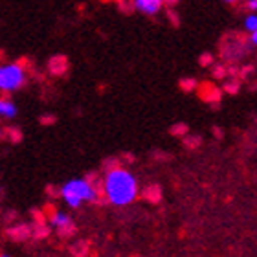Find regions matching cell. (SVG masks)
<instances>
[{"mask_svg":"<svg viewBox=\"0 0 257 257\" xmlns=\"http://www.w3.org/2000/svg\"><path fill=\"white\" fill-rule=\"evenodd\" d=\"M224 90L230 92V94H237V90H239V81H228L224 85Z\"/></svg>","mask_w":257,"mask_h":257,"instance_id":"obj_20","label":"cell"},{"mask_svg":"<svg viewBox=\"0 0 257 257\" xmlns=\"http://www.w3.org/2000/svg\"><path fill=\"white\" fill-rule=\"evenodd\" d=\"M105 191L97 189L92 182H88L86 178H75L70 180L61 188V197L64 198V202L68 204L70 208H79L83 200L88 202H99V195H103Z\"/></svg>","mask_w":257,"mask_h":257,"instance_id":"obj_2","label":"cell"},{"mask_svg":"<svg viewBox=\"0 0 257 257\" xmlns=\"http://www.w3.org/2000/svg\"><path fill=\"white\" fill-rule=\"evenodd\" d=\"M250 43H252L253 46H257V32L252 33V39H250Z\"/></svg>","mask_w":257,"mask_h":257,"instance_id":"obj_25","label":"cell"},{"mask_svg":"<svg viewBox=\"0 0 257 257\" xmlns=\"http://www.w3.org/2000/svg\"><path fill=\"white\" fill-rule=\"evenodd\" d=\"M224 2H235V0H224Z\"/></svg>","mask_w":257,"mask_h":257,"instance_id":"obj_27","label":"cell"},{"mask_svg":"<svg viewBox=\"0 0 257 257\" xmlns=\"http://www.w3.org/2000/svg\"><path fill=\"white\" fill-rule=\"evenodd\" d=\"M198 88H200V97H202L206 103H213V105H217V103L220 101V97H222V92H220L217 86L209 85V83L198 86Z\"/></svg>","mask_w":257,"mask_h":257,"instance_id":"obj_5","label":"cell"},{"mask_svg":"<svg viewBox=\"0 0 257 257\" xmlns=\"http://www.w3.org/2000/svg\"><path fill=\"white\" fill-rule=\"evenodd\" d=\"M103 191H105L110 204H114V206H127L138 195V184H136V178L127 169L116 167L112 171H107V175H105Z\"/></svg>","mask_w":257,"mask_h":257,"instance_id":"obj_1","label":"cell"},{"mask_svg":"<svg viewBox=\"0 0 257 257\" xmlns=\"http://www.w3.org/2000/svg\"><path fill=\"white\" fill-rule=\"evenodd\" d=\"M178 85H180V88H182L184 92H193L198 88V83L193 79V77H182V81H180Z\"/></svg>","mask_w":257,"mask_h":257,"instance_id":"obj_12","label":"cell"},{"mask_svg":"<svg viewBox=\"0 0 257 257\" xmlns=\"http://www.w3.org/2000/svg\"><path fill=\"white\" fill-rule=\"evenodd\" d=\"M182 144L186 145V147H188V149H197L198 145H200V138H198V136H191V134H186V136H184L182 138Z\"/></svg>","mask_w":257,"mask_h":257,"instance_id":"obj_14","label":"cell"},{"mask_svg":"<svg viewBox=\"0 0 257 257\" xmlns=\"http://www.w3.org/2000/svg\"><path fill=\"white\" fill-rule=\"evenodd\" d=\"M144 198L147 200V202H151V204H158L162 200V189H160V186H147V188L144 189Z\"/></svg>","mask_w":257,"mask_h":257,"instance_id":"obj_8","label":"cell"},{"mask_svg":"<svg viewBox=\"0 0 257 257\" xmlns=\"http://www.w3.org/2000/svg\"><path fill=\"white\" fill-rule=\"evenodd\" d=\"M48 222L52 226H55V228H61V226H64L66 222H70V217L66 213H59V211H55L52 217H48Z\"/></svg>","mask_w":257,"mask_h":257,"instance_id":"obj_10","label":"cell"},{"mask_svg":"<svg viewBox=\"0 0 257 257\" xmlns=\"http://www.w3.org/2000/svg\"><path fill=\"white\" fill-rule=\"evenodd\" d=\"M57 231H59L61 237H72L75 233V224L70 220V222H66L64 226H61V228H57Z\"/></svg>","mask_w":257,"mask_h":257,"instance_id":"obj_16","label":"cell"},{"mask_svg":"<svg viewBox=\"0 0 257 257\" xmlns=\"http://www.w3.org/2000/svg\"><path fill=\"white\" fill-rule=\"evenodd\" d=\"M169 133H171V136H177V138H184V136L188 134V125H184V123L173 125V127L169 128Z\"/></svg>","mask_w":257,"mask_h":257,"instance_id":"obj_15","label":"cell"},{"mask_svg":"<svg viewBox=\"0 0 257 257\" xmlns=\"http://www.w3.org/2000/svg\"><path fill=\"white\" fill-rule=\"evenodd\" d=\"M198 63L202 64V66H209V64H213V55L211 54H202L198 57Z\"/></svg>","mask_w":257,"mask_h":257,"instance_id":"obj_21","label":"cell"},{"mask_svg":"<svg viewBox=\"0 0 257 257\" xmlns=\"http://www.w3.org/2000/svg\"><path fill=\"white\" fill-rule=\"evenodd\" d=\"M244 28H246L250 33L257 32V15H248L246 21H244Z\"/></svg>","mask_w":257,"mask_h":257,"instance_id":"obj_17","label":"cell"},{"mask_svg":"<svg viewBox=\"0 0 257 257\" xmlns=\"http://www.w3.org/2000/svg\"><path fill=\"white\" fill-rule=\"evenodd\" d=\"M226 75H228V68H226L224 64H215L213 66V77L222 79V77H226Z\"/></svg>","mask_w":257,"mask_h":257,"instance_id":"obj_18","label":"cell"},{"mask_svg":"<svg viewBox=\"0 0 257 257\" xmlns=\"http://www.w3.org/2000/svg\"><path fill=\"white\" fill-rule=\"evenodd\" d=\"M26 74L22 64H8L0 68V88L2 92H13L24 85Z\"/></svg>","mask_w":257,"mask_h":257,"instance_id":"obj_3","label":"cell"},{"mask_svg":"<svg viewBox=\"0 0 257 257\" xmlns=\"http://www.w3.org/2000/svg\"><path fill=\"white\" fill-rule=\"evenodd\" d=\"M41 123L43 125H54L55 116H43V118H41Z\"/></svg>","mask_w":257,"mask_h":257,"instance_id":"obj_23","label":"cell"},{"mask_svg":"<svg viewBox=\"0 0 257 257\" xmlns=\"http://www.w3.org/2000/svg\"><path fill=\"white\" fill-rule=\"evenodd\" d=\"M8 235L13 239V241H24L28 237L32 235V230H30V226L28 224H19L15 228H10L8 230Z\"/></svg>","mask_w":257,"mask_h":257,"instance_id":"obj_7","label":"cell"},{"mask_svg":"<svg viewBox=\"0 0 257 257\" xmlns=\"http://www.w3.org/2000/svg\"><path fill=\"white\" fill-rule=\"evenodd\" d=\"M48 233H50V228L46 226V222H37L35 228H33V235H35V239H43V237H46Z\"/></svg>","mask_w":257,"mask_h":257,"instance_id":"obj_13","label":"cell"},{"mask_svg":"<svg viewBox=\"0 0 257 257\" xmlns=\"http://www.w3.org/2000/svg\"><path fill=\"white\" fill-rule=\"evenodd\" d=\"M248 10L257 11V0H248Z\"/></svg>","mask_w":257,"mask_h":257,"instance_id":"obj_24","label":"cell"},{"mask_svg":"<svg viewBox=\"0 0 257 257\" xmlns=\"http://www.w3.org/2000/svg\"><path fill=\"white\" fill-rule=\"evenodd\" d=\"M4 138H8L10 142H13V144H19V142L22 140V133L15 127H6L4 128Z\"/></svg>","mask_w":257,"mask_h":257,"instance_id":"obj_11","label":"cell"},{"mask_svg":"<svg viewBox=\"0 0 257 257\" xmlns=\"http://www.w3.org/2000/svg\"><path fill=\"white\" fill-rule=\"evenodd\" d=\"M48 70L52 75H64V72L68 70V59L64 55H54L48 61Z\"/></svg>","mask_w":257,"mask_h":257,"instance_id":"obj_6","label":"cell"},{"mask_svg":"<svg viewBox=\"0 0 257 257\" xmlns=\"http://www.w3.org/2000/svg\"><path fill=\"white\" fill-rule=\"evenodd\" d=\"M213 133L217 134V138H222V131H220V128L215 127V128H213Z\"/></svg>","mask_w":257,"mask_h":257,"instance_id":"obj_26","label":"cell"},{"mask_svg":"<svg viewBox=\"0 0 257 257\" xmlns=\"http://www.w3.org/2000/svg\"><path fill=\"white\" fill-rule=\"evenodd\" d=\"M0 114H2V118H6V119H13L17 116V107L10 99H2V101H0Z\"/></svg>","mask_w":257,"mask_h":257,"instance_id":"obj_9","label":"cell"},{"mask_svg":"<svg viewBox=\"0 0 257 257\" xmlns=\"http://www.w3.org/2000/svg\"><path fill=\"white\" fill-rule=\"evenodd\" d=\"M164 0H134V8L145 15H156L162 10Z\"/></svg>","mask_w":257,"mask_h":257,"instance_id":"obj_4","label":"cell"},{"mask_svg":"<svg viewBox=\"0 0 257 257\" xmlns=\"http://www.w3.org/2000/svg\"><path fill=\"white\" fill-rule=\"evenodd\" d=\"M46 193H48L50 197H61V189H55L54 186H48V188H46Z\"/></svg>","mask_w":257,"mask_h":257,"instance_id":"obj_22","label":"cell"},{"mask_svg":"<svg viewBox=\"0 0 257 257\" xmlns=\"http://www.w3.org/2000/svg\"><path fill=\"white\" fill-rule=\"evenodd\" d=\"M116 167H119L118 158H108V160H103V169H105V171H112V169H116Z\"/></svg>","mask_w":257,"mask_h":257,"instance_id":"obj_19","label":"cell"}]
</instances>
